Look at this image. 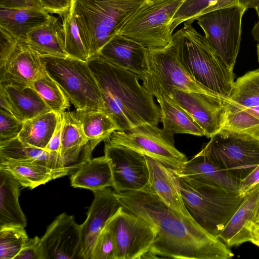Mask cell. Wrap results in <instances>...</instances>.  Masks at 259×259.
Returning <instances> with one entry per match:
<instances>
[{"label": "cell", "instance_id": "16", "mask_svg": "<svg viewBox=\"0 0 259 259\" xmlns=\"http://www.w3.org/2000/svg\"><path fill=\"white\" fill-rule=\"evenodd\" d=\"M94 199L85 221L80 225L81 245L84 259H90L95 243L108 221L122 207L109 187L93 192Z\"/></svg>", "mask_w": 259, "mask_h": 259}, {"label": "cell", "instance_id": "52", "mask_svg": "<svg viewBox=\"0 0 259 259\" xmlns=\"http://www.w3.org/2000/svg\"><path fill=\"white\" fill-rule=\"evenodd\" d=\"M256 224L259 225V212L256 219Z\"/></svg>", "mask_w": 259, "mask_h": 259}, {"label": "cell", "instance_id": "23", "mask_svg": "<svg viewBox=\"0 0 259 259\" xmlns=\"http://www.w3.org/2000/svg\"><path fill=\"white\" fill-rule=\"evenodd\" d=\"M0 89L6 96L11 113L22 122L52 111L32 85L0 83Z\"/></svg>", "mask_w": 259, "mask_h": 259}, {"label": "cell", "instance_id": "22", "mask_svg": "<svg viewBox=\"0 0 259 259\" xmlns=\"http://www.w3.org/2000/svg\"><path fill=\"white\" fill-rule=\"evenodd\" d=\"M175 172L206 184L238 194L241 180L232 176L201 151L184 163Z\"/></svg>", "mask_w": 259, "mask_h": 259}, {"label": "cell", "instance_id": "32", "mask_svg": "<svg viewBox=\"0 0 259 259\" xmlns=\"http://www.w3.org/2000/svg\"><path fill=\"white\" fill-rule=\"evenodd\" d=\"M79 121L89 141L98 144L104 141L114 131L117 126L104 112L92 109L77 110L72 112Z\"/></svg>", "mask_w": 259, "mask_h": 259}, {"label": "cell", "instance_id": "18", "mask_svg": "<svg viewBox=\"0 0 259 259\" xmlns=\"http://www.w3.org/2000/svg\"><path fill=\"white\" fill-rule=\"evenodd\" d=\"M63 118L60 155L64 166L72 174L91 159L98 144L89 141L72 112H64Z\"/></svg>", "mask_w": 259, "mask_h": 259}, {"label": "cell", "instance_id": "51", "mask_svg": "<svg viewBox=\"0 0 259 259\" xmlns=\"http://www.w3.org/2000/svg\"><path fill=\"white\" fill-rule=\"evenodd\" d=\"M256 53H257V60L259 62V44H257V45Z\"/></svg>", "mask_w": 259, "mask_h": 259}, {"label": "cell", "instance_id": "45", "mask_svg": "<svg viewBox=\"0 0 259 259\" xmlns=\"http://www.w3.org/2000/svg\"><path fill=\"white\" fill-rule=\"evenodd\" d=\"M0 68H1L5 64L17 41L3 30H0Z\"/></svg>", "mask_w": 259, "mask_h": 259}, {"label": "cell", "instance_id": "14", "mask_svg": "<svg viewBox=\"0 0 259 259\" xmlns=\"http://www.w3.org/2000/svg\"><path fill=\"white\" fill-rule=\"evenodd\" d=\"M104 154L110 165L115 192L139 191L151 186L145 155L125 146L105 142Z\"/></svg>", "mask_w": 259, "mask_h": 259}, {"label": "cell", "instance_id": "7", "mask_svg": "<svg viewBox=\"0 0 259 259\" xmlns=\"http://www.w3.org/2000/svg\"><path fill=\"white\" fill-rule=\"evenodd\" d=\"M185 0H149L137 11L119 31L148 50L167 46L172 37L171 23Z\"/></svg>", "mask_w": 259, "mask_h": 259}, {"label": "cell", "instance_id": "47", "mask_svg": "<svg viewBox=\"0 0 259 259\" xmlns=\"http://www.w3.org/2000/svg\"><path fill=\"white\" fill-rule=\"evenodd\" d=\"M0 8L43 9L40 0H0Z\"/></svg>", "mask_w": 259, "mask_h": 259}, {"label": "cell", "instance_id": "29", "mask_svg": "<svg viewBox=\"0 0 259 259\" xmlns=\"http://www.w3.org/2000/svg\"><path fill=\"white\" fill-rule=\"evenodd\" d=\"M0 169L10 173L22 186L31 189L63 177L46 164L33 161L0 160Z\"/></svg>", "mask_w": 259, "mask_h": 259}, {"label": "cell", "instance_id": "48", "mask_svg": "<svg viewBox=\"0 0 259 259\" xmlns=\"http://www.w3.org/2000/svg\"><path fill=\"white\" fill-rule=\"evenodd\" d=\"M254 245L259 247V225H256L253 229L252 237L250 241Z\"/></svg>", "mask_w": 259, "mask_h": 259}, {"label": "cell", "instance_id": "13", "mask_svg": "<svg viewBox=\"0 0 259 259\" xmlns=\"http://www.w3.org/2000/svg\"><path fill=\"white\" fill-rule=\"evenodd\" d=\"M107 225L115 245V259H140L150 250L154 229L140 217L121 207Z\"/></svg>", "mask_w": 259, "mask_h": 259}, {"label": "cell", "instance_id": "1", "mask_svg": "<svg viewBox=\"0 0 259 259\" xmlns=\"http://www.w3.org/2000/svg\"><path fill=\"white\" fill-rule=\"evenodd\" d=\"M114 194L122 207L145 221L155 238L144 258L229 259L234 253L217 237L178 214L149 186Z\"/></svg>", "mask_w": 259, "mask_h": 259}, {"label": "cell", "instance_id": "35", "mask_svg": "<svg viewBox=\"0 0 259 259\" xmlns=\"http://www.w3.org/2000/svg\"><path fill=\"white\" fill-rule=\"evenodd\" d=\"M64 49L68 56L87 62L90 58L81 39L76 21L74 1L71 0L70 7L62 17Z\"/></svg>", "mask_w": 259, "mask_h": 259}, {"label": "cell", "instance_id": "30", "mask_svg": "<svg viewBox=\"0 0 259 259\" xmlns=\"http://www.w3.org/2000/svg\"><path fill=\"white\" fill-rule=\"evenodd\" d=\"M71 185L74 188L89 189L93 192L113 187L111 169L104 155L90 159L71 174Z\"/></svg>", "mask_w": 259, "mask_h": 259}, {"label": "cell", "instance_id": "4", "mask_svg": "<svg viewBox=\"0 0 259 259\" xmlns=\"http://www.w3.org/2000/svg\"><path fill=\"white\" fill-rule=\"evenodd\" d=\"M149 0H73L76 21L90 57L118 34Z\"/></svg>", "mask_w": 259, "mask_h": 259}, {"label": "cell", "instance_id": "26", "mask_svg": "<svg viewBox=\"0 0 259 259\" xmlns=\"http://www.w3.org/2000/svg\"><path fill=\"white\" fill-rule=\"evenodd\" d=\"M41 163L63 176L70 174L65 168L60 154L23 143L17 138L0 143V160Z\"/></svg>", "mask_w": 259, "mask_h": 259}, {"label": "cell", "instance_id": "21", "mask_svg": "<svg viewBox=\"0 0 259 259\" xmlns=\"http://www.w3.org/2000/svg\"><path fill=\"white\" fill-rule=\"evenodd\" d=\"M145 158L149 170L150 184L157 195L178 214L195 222L185 206L174 169L151 157L145 156Z\"/></svg>", "mask_w": 259, "mask_h": 259}, {"label": "cell", "instance_id": "50", "mask_svg": "<svg viewBox=\"0 0 259 259\" xmlns=\"http://www.w3.org/2000/svg\"><path fill=\"white\" fill-rule=\"evenodd\" d=\"M245 108L247 109L248 111L252 113L254 116L259 119V106Z\"/></svg>", "mask_w": 259, "mask_h": 259}, {"label": "cell", "instance_id": "12", "mask_svg": "<svg viewBox=\"0 0 259 259\" xmlns=\"http://www.w3.org/2000/svg\"><path fill=\"white\" fill-rule=\"evenodd\" d=\"M166 95L193 118L208 138L222 130L231 101L228 97L213 91L201 93L171 89Z\"/></svg>", "mask_w": 259, "mask_h": 259}, {"label": "cell", "instance_id": "33", "mask_svg": "<svg viewBox=\"0 0 259 259\" xmlns=\"http://www.w3.org/2000/svg\"><path fill=\"white\" fill-rule=\"evenodd\" d=\"M218 134L244 136L259 140V119L247 109L236 105L231 101L224 124Z\"/></svg>", "mask_w": 259, "mask_h": 259}, {"label": "cell", "instance_id": "38", "mask_svg": "<svg viewBox=\"0 0 259 259\" xmlns=\"http://www.w3.org/2000/svg\"><path fill=\"white\" fill-rule=\"evenodd\" d=\"M218 0H185L174 15L171 30L188 21H194L208 7Z\"/></svg>", "mask_w": 259, "mask_h": 259}, {"label": "cell", "instance_id": "17", "mask_svg": "<svg viewBox=\"0 0 259 259\" xmlns=\"http://www.w3.org/2000/svg\"><path fill=\"white\" fill-rule=\"evenodd\" d=\"M47 73L40 56L26 43H17L4 65L0 68V83L32 85Z\"/></svg>", "mask_w": 259, "mask_h": 259}, {"label": "cell", "instance_id": "11", "mask_svg": "<svg viewBox=\"0 0 259 259\" xmlns=\"http://www.w3.org/2000/svg\"><path fill=\"white\" fill-rule=\"evenodd\" d=\"M200 151L217 165L240 180L259 164V140L247 136L218 134Z\"/></svg>", "mask_w": 259, "mask_h": 259}, {"label": "cell", "instance_id": "37", "mask_svg": "<svg viewBox=\"0 0 259 259\" xmlns=\"http://www.w3.org/2000/svg\"><path fill=\"white\" fill-rule=\"evenodd\" d=\"M25 228L18 226L0 228V258L15 259L28 240Z\"/></svg>", "mask_w": 259, "mask_h": 259}, {"label": "cell", "instance_id": "43", "mask_svg": "<svg viewBox=\"0 0 259 259\" xmlns=\"http://www.w3.org/2000/svg\"><path fill=\"white\" fill-rule=\"evenodd\" d=\"M258 186L259 164L245 178L241 180L238 194L241 197H245Z\"/></svg>", "mask_w": 259, "mask_h": 259}, {"label": "cell", "instance_id": "42", "mask_svg": "<svg viewBox=\"0 0 259 259\" xmlns=\"http://www.w3.org/2000/svg\"><path fill=\"white\" fill-rule=\"evenodd\" d=\"M236 4L244 6L246 9H255L258 16V20H259V0H218L206 8L201 15L220 8Z\"/></svg>", "mask_w": 259, "mask_h": 259}, {"label": "cell", "instance_id": "2", "mask_svg": "<svg viewBox=\"0 0 259 259\" xmlns=\"http://www.w3.org/2000/svg\"><path fill=\"white\" fill-rule=\"evenodd\" d=\"M87 63L101 91L104 112L114 121L117 131L126 132L145 124L158 126L159 107L154 96L140 83L139 76L98 54Z\"/></svg>", "mask_w": 259, "mask_h": 259}, {"label": "cell", "instance_id": "8", "mask_svg": "<svg viewBox=\"0 0 259 259\" xmlns=\"http://www.w3.org/2000/svg\"><path fill=\"white\" fill-rule=\"evenodd\" d=\"M146 61L147 70L142 84L156 98L166 95L171 89L201 93L212 91L198 82L187 71L172 41L162 49H147Z\"/></svg>", "mask_w": 259, "mask_h": 259}, {"label": "cell", "instance_id": "27", "mask_svg": "<svg viewBox=\"0 0 259 259\" xmlns=\"http://www.w3.org/2000/svg\"><path fill=\"white\" fill-rule=\"evenodd\" d=\"M20 185L10 173L0 169V228L26 226L19 202Z\"/></svg>", "mask_w": 259, "mask_h": 259}, {"label": "cell", "instance_id": "28", "mask_svg": "<svg viewBox=\"0 0 259 259\" xmlns=\"http://www.w3.org/2000/svg\"><path fill=\"white\" fill-rule=\"evenodd\" d=\"M156 98L159 105L160 122L164 130L174 136L176 134H187L205 136L202 128L171 98L165 95Z\"/></svg>", "mask_w": 259, "mask_h": 259}, {"label": "cell", "instance_id": "36", "mask_svg": "<svg viewBox=\"0 0 259 259\" xmlns=\"http://www.w3.org/2000/svg\"><path fill=\"white\" fill-rule=\"evenodd\" d=\"M32 87L55 113L62 114L70 107V101L59 84L47 72L35 80Z\"/></svg>", "mask_w": 259, "mask_h": 259}, {"label": "cell", "instance_id": "41", "mask_svg": "<svg viewBox=\"0 0 259 259\" xmlns=\"http://www.w3.org/2000/svg\"><path fill=\"white\" fill-rule=\"evenodd\" d=\"M15 259H45L41 238L28 239Z\"/></svg>", "mask_w": 259, "mask_h": 259}, {"label": "cell", "instance_id": "25", "mask_svg": "<svg viewBox=\"0 0 259 259\" xmlns=\"http://www.w3.org/2000/svg\"><path fill=\"white\" fill-rule=\"evenodd\" d=\"M40 56L65 58L62 24L52 15L46 23L30 31L25 42Z\"/></svg>", "mask_w": 259, "mask_h": 259}, {"label": "cell", "instance_id": "46", "mask_svg": "<svg viewBox=\"0 0 259 259\" xmlns=\"http://www.w3.org/2000/svg\"><path fill=\"white\" fill-rule=\"evenodd\" d=\"M63 114L59 115L58 121L55 130L45 149L48 151L59 154L61 152V137L63 125Z\"/></svg>", "mask_w": 259, "mask_h": 259}, {"label": "cell", "instance_id": "34", "mask_svg": "<svg viewBox=\"0 0 259 259\" xmlns=\"http://www.w3.org/2000/svg\"><path fill=\"white\" fill-rule=\"evenodd\" d=\"M229 98L241 107L259 106V68L237 78Z\"/></svg>", "mask_w": 259, "mask_h": 259}, {"label": "cell", "instance_id": "19", "mask_svg": "<svg viewBox=\"0 0 259 259\" xmlns=\"http://www.w3.org/2000/svg\"><path fill=\"white\" fill-rule=\"evenodd\" d=\"M259 212V186L246 196L217 237L231 247L250 242Z\"/></svg>", "mask_w": 259, "mask_h": 259}, {"label": "cell", "instance_id": "20", "mask_svg": "<svg viewBox=\"0 0 259 259\" xmlns=\"http://www.w3.org/2000/svg\"><path fill=\"white\" fill-rule=\"evenodd\" d=\"M146 51L139 43L118 34L101 49L98 55L111 64L135 73L141 80L147 70Z\"/></svg>", "mask_w": 259, "mask_h": 259}, {"label": "cell", "instance_id": "40", "mask_svg": "<svg viewBox=\"0 0 259 259\" xmlns=\"http://www.w3.org/2000/svg\"><path fill=\"white\" fill-rule=\"evenodd\" d=\"M23 125L12 114L0 109V143L17 138Z\"/></svg>", "mask_w": 259, "mask_h": 259}, {"label": "cell", "instance_id": "39", "mask_svg": "<svg viewBox=\"0 0 259 259\" xmlns=\"http://www.w3.org/2000/svg\"><path fill=\"white\" fill-rule=\"evenodd\" d=\"M90 259H115V245L107 225L98 237Z\"/></svg>", "mask_w": 259, "mask_h": 259}, {"label": "cell", "instance_id": "44", "mask_svg": "<svg viewBox=\"0 0 259 259\" xmlns=\"http://www.w3.org/2000/svg\"><path fill=\"white\" fill-rule=\"evenodd\" d=\"M40 2L45 11L62 18L68 10L71 0H40Z\"/></svg>", "mask_w": 259, "mask_h": 259}, {"label": "cell", "instance_id": "9", "mask_svg": "<svg viewBox=\"0 0 259 259\" xmlns=\"http://www.w3.org/2000/svg\"><path fill=\"white\" fill-rule=\"evenodd\" d=\"M246 10L236 4L203 14L196 19L210 47L232 70L239 51L242 20Z\"/></svg>", "mask_w": 259, "mask_h": 259}, {"label": "cell", "instance_id": "10", "mask_svg": "<svg viewBox=\"0 0 259 259\" xmlns=\"http://www.w3.org/2000/svg\"><path fill=\"white\" fill-rule=\"evenodd\" d=\"M104 141L129 148L175 170L188 160L176 148L174 135L152 124H143L126 132L115 131Z\"/></svg>", "mask_w": 259, "mask_h": 259}, {"label": "cell", "instance_id": "31", "mask_svg": "<svg viewBox=\"0 0 259 259\" xmlns=\"http://www.w3.org/2000/svg\"><path fill=\"white\" fill-rule=\"evenodd\" d=\"M59 115L51 111L26 120L18 138L24 144L45 150L55 130Z\"/></svg>", "mask_w": 259, "mask_h": 259}, {"label": "cell", "instance_id": "6", "mask_svg": "<svg viewBox=\"0 0 259 259\" xmlns=\"http://www.w3.org/2000/svg\"><path fill=\"white\" fill-rule=\"evenodd\" d=\"M49 75L60 87L77 110L104 112L101 91L87 62L69 56H40Z\"/></svg>", "mask_w": 259, "mask_h": 259}, {"label": "cell", "instance_id": "3", "mask_svg": "<svg viewBox=\"0 0 259 259\" xmlns=\"http://www.w3.org/2000/svg\"><path fill=\"white\" fill-rule=\"evenodd\" d=\"M193 21L172 34L179 59L199 83L218 93L229 96L235 82L233 70L217 55L205 36L192 26Z\"/></svg>", "mask_w": 259, "mask_h": 259}, {"label": "cell", "instance_id": "49", "mask_svg": "<svg viewBox=\"0 0 259 259\" xmlns=\"http://www.w3.org/2000/svg\"><path fill=\"white\" fill-rule=\"evenodd\" d=\"M251 33L254 39L259 44V20L254 25Z\"/></svg>", "mask_w": 259, "mask_h": 259}, {"label": "cell", "instance_id": "15", "mask_svg": "<svg viewBox=\"0 0 259 259\" xmlns=\"http://www.w3.org/2000/svg\"><path fill=\"white\" fill-rule=\"evenodd\" d=\"M41 240L45 259L83 258L80 226L73 216L66 212L59 214L48 227Z\"/></svg>", "mask_w": 259, "mask_h": 259}, {"label": "cell", "instance_id": "24", "mask_svg": "<svg viewBox=\"0 0 259 259\" xmlns=\"http://www.w3.org/2000/svg\"><path fill=\"white\" fill-rule=\"evenodd\" d=\"M51 17L43 9L0 8V30L17 41L25 43L27 34Z\"/></svg>", "mask_w": 259, "mask_h": 259}, {"label": "cell", "instance_id": "5", "mask_svg": "<svg viewBox=\"0 0 259 259\" xmlns=\"http://www.w3.org/2000/svg\"><path fill=\"white\" fill-rule=\"evenodd\" d=\"M175 174L190 214L202 228L217 237L245 197Z\"/></svg>", "mask_w": 259, "mask_h": 259}]
</instances>
